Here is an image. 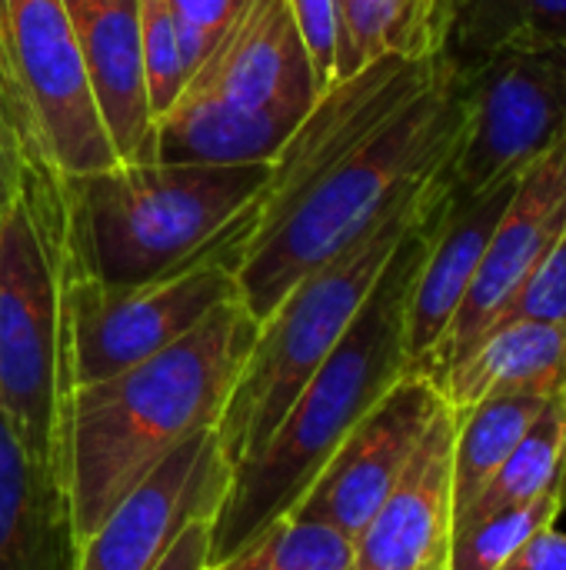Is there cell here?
<instances>
[{
	"label": "cell",
	"instance_id": "4",
	"mask_svg": "<svg viewBox=\"0 0 566 570\" xmlns=\"http://www.w3.org/2000/svg\"><path fill=\"white\" fill-rule=\"evenodd\" d=\"M270 177L264 164L117 160L60 177V267L110 287L163 277L210 250Z\"/></svg>",
	"mask_w": 566,
	"mask_h": 570
},
{
	"label": "cell",
	"instance_id": "16",
	"mask_svg": "<svg viewBox=\"0 0 566 570\" xmlns=\"http://www.w3.org/2000/svg\"><path fill=\"white\" fill-rule=\"evenodd\" d=\"M520 174H510L480 194H447L407 304L410 374H420L427 367L444 334L450 331L484 261V250L517 190Z\"/></svg>",
	"mask_w": 566,
	"mask_h": 570
},
{
	"label": "cell",
	"instance_id": "5",
	"mask_svg": "<svg viewBox=\"0 0 566 570\" xmlns=\"http://www.w3.org/2000/svg\"><path fill=\"white\" fill-rule=\"evenodd\" d=\"M447 184L450 167L340 257L307 274L260 324L244 371L214 428L230 468L254 458L267 444L290 404L300 397L307 381L317 374V367L327 361V354L364 307L410 224Z\"/></svg>",
	"mask_w": 566,
	"mask_h": 570
},
{
	"label": "cell",
	"instance_id": "23",
	"mask_svg": "<svg viewBox=\"0 0 566 570\" xmlns=\"http://www.w3.org/2000/svg\"><path fill=\"white\" fill-rule=\"evenodd\" d=\"M554 391H507L457 411L454 434V524L507 464L517 441L544 411Z\"/></svg>",
	"mask_w": 566,
	"mask_h": 570
},
{
	"label": "cell",
	"instance_id": "8",
	"mask_svg": "<svg viewBox=\"0 0 566 570\" xmlns=\"http://www.w3.org/2000/svg\"><path fill=\"white\" fill-rule=\"evenodd\" d=\"M457 77L467 124L450 160V194H480L520 174L566 130V53H504Z\"/></svg>",
	"mask_w": 566,
	"mask_h": 570
},
{
	"label": "cell",
	"instance_id": "20",
	"mask_svg": "<svg viewBox=\"0 0 566 570\" xmlns=\"http://www.w3.org/2000/svg\"><path fill=\"white\" fill-rule=\"evenodd\" d=\"M63 494L37 471L0 414V570H70Z\"/></svg>",
	"mask_w": 566,
	"mask_h": 570
},
{
	"label": "cell",
	"instance_id": "31",
	"mask_svg": "<svg viewBox=\"0 0 566 570\" xmlns=\"http://www.w3.org/2000/svg\"><path fill=\"white\" fill-rule=\"evenodd\" d=\"M214 521L217 514H200L193 518L177 541L170 544V551L163 554V561L153 570H207L214 564Z\"/></svg>",
	"mask_w": 566,
	"mask_h": 570
},
{
	"label": "cell",
	"instance_id": "1",
	"mask_svg": "<svg viewBox=\"0 0 566 570\" xmlns=\"http://www.w3.org/2000/svg\"><path fill=\"white\" fill-rule=\"evenodd\" d=\"M257 331L230 297L153 357L60 397L57 478L73 551L180 444L217 428Z\"/></svg>",
	"mask_w": 566,
	"mask_h": 570
},
{
	"label": "cell",
	"instance_id": "13",
	"mask_svg": "<svg viewBox=\"0 0 566 570\" xmlns=\"http://www.w3.org/2000/svg\"><path fill=\"white\" fill-rule=\"evenodd\" d=\"M234 468L214 428L180 444L153 468L103 524L73 551L70 570H153L177 534L200 514H220Z\"/></svg>",
	"mask_w": 566,
	"mask_h": 570
},
{
	"label": "cell",
	"instance_id": "33",
	"mask_svg": "<svg viewBox=\"0 0 566 570\" xmlns=\"http://www.w3.org/2000/svg\"><path fill=\"white\" fill-rule=\"evenodd\" d=\"M17 194V184H13V174L7 170V164H3V154H0V207L10 200Z\"/></svg>",
	"mask_w": 566,
	"mask_h": 570
},
{
	"label": "cell",
	"instance_id": "15",
	"mask_svg": "<svg viewBox=\"0 0 566 570\" xmlns=\"http://www.w3.org/2000/svg\"><path fill=\"white\" fill-rule=\"evenodd\" d=\"M187 87L240 107L307 114L320 97L317 77L287 0H247Z\"/></svg>",
	"mask_w": 566,
	"mask_h": 570
},
{
	"label": "cell",
	"instance_id": "3",
	"mask_svg": "<svg viewBox=\"0 0 566 570\" xmlns=\"http://www.w3.org/2000/svg\"><path fill=\"white\" fill-rule=\"evenodd\" d=\"M464 124V80L440 60L414 100L327 167L280 217L250 234L237 264V294L250 317L264 324L307 274L340 257L437 180L457 154Z\"/></svg>",
	"mask_w": 566,
	"mask_h": 570
},
{
	"label": "cell",
	"instance_id": "9",
	"mask_svg": "<svg viewBox=\"0 0 566 570\" xmlns=\"http://www.w3.org/2000/svg\"><path fill=\"white\" fill-rule=\"evenodd\" d=\"M10 57L57 177L117 164L63 0H10Z\"/></svg>",
	"mask_w": 566,
	"mask_h": 570
},
{
	"label": "cell",
	"instance_id": "25",
	"mask_svg": "<svg viewBox=\"0 0 566 570\" xmlns=\"http://www.w3.org/2000/svg\"><path fill=\"white\" fill-rule=\"evenodd\" d=\"M217 564L227 570H354V538L330 524L284 514Z\"/></svg>",
	"mask_w": 566,
	"mask_h": 570
},
{
	"label": "cell",
	"instance_id": "11",
	"mask_svg": "<svg viewBox=\"0 0 566 570\" xmlns=\"http://www.w3.org/2000/svg\"><path fill=\"white\" fill-rule=\"evenodd\" d=\"M444 404L430 377L404 374L340 441L324 471L290 508V518L330 524L357 541L407 471Z\"/></svg>",
	"mask_w": 566,
	"mask_h": 570
},
{
	"label": "cell",
	"instance_id": "14",
	"mask_svg": "<svg viewBox=\"0 0 566 570\" xmlns=\"http://www.w3.org/2000/svg\"><path fill=\"white\" fill-rule=\"evenodd\" d=\"M454 434L444 404L407 471L354 541V570H450L454 551Z\"/></svg>",
	"mask_w": 566,
	"mask_h": 570
},
{
	"label": "cell",
	"instance_id": "6",
	"mask_svg": "<svg viewBox=\"0 0 566 570\" xmlns=\"http://www.w3.org/2000/svg\"><path fill=\"white\" fill-rule=\"evenodd\" d=\"M254 224L257 200L210 250L143 284L110 287L60 267V397L153 357L240 297L237 264Z\"/></svg>",
	"mask_w": 566,
	"mask_h": 570
},
{
	"label": "cell",
	"instance_id": "22",
	"mask_svg": "<svg viewBox=\"0 0 566 570\" xmlns=\"http://www.w3.org/2000/svg\"><path fill=\"white\" fill-rule=\"evenodd\" d=\"M337 70L334 83L380 57H437L447 0H334Z\"/></svg>",
	"mask_w": 566,
	"mask_h": 570
},
{
	"label": "cell",
	"instance_id": "34",
	"mask_svg": "<svg viewBox=\"0 0 566 570\" xmlns=\"http://www.w3.org/2000/svg\"><path fill=\"white\" fill-rule=\"evenodd\" d=\"M207 570H227V568H224V564H210V568H207Z\"/></svg>",
	"mask_w": 566,
	"mask_h": 570
},
{
	"label": "cell",
	"instance_id": "2",
	"mask_svg": "<svg viewBox=\"0 0 566 570\" xmlns=\"http://www.w3.org/2000/svg\"><path fill=\"white\" fill-rule=\"evenodd\" d=\"M447 194L450 184L410 224L364 307L267 444L234 468L230 491L214 521V564L227 561L254 534L290 514L354 424L410 374L407 304Z\"/></svg>",
	"mask_w": 566,
	"mask_h": 570
},
{
	"label": "cell",
	"instance_id": "19",
	"mask_svg": "<svg viewBox=\"0 0 566 570\" xmlns=\"http://www.w3.org/2000/svg\"><path fill=\"white\" fill-rule=\"evenodd\" d=\"M566 384V324L507 321L454 364L437 391L454 411H467L490 394L557 391Z\"/></svg>",
	"mask_w": 566,
	"mask_h": 570
},
{
	"label": "cell",
	"instance_id": "10",
	"mask_svg": "<svg viewBox=\"0 0 566 570\" xmlns=\"http://www.w3.org/2000/svg\"><path fill=\"white\" fill-rule=\"evenodd\" d=\"M566 220V130L537 154L520 180L517 190L484 250V261L467 287V297L444 334L440 347L420 371L434 384L460 364L480 337H487L504 311L514 304L527 277L537 271L544 254L550 250L554 237Z\"/></svg>",
	"mask_w": 566,
	"mask_h": 570
},
{
	"label": "cell",
	"instance_id": "24",
	"mask_svg": "<svg viewBox=\"0 0 566 570\" xmlns=\"http://www.w3.org/2000/svg\"><path fill=\"white\" fill-rule=\"evenodd\" d=\"M0 154L17 190L60 230V177L53 174L10 57V0H0Z\"/></svg>",
	"mask_w": 566,
	"mask_h": 570
},
{
	"label": "cell",
	"instance_id": "17",
	"mask_svg": "<svg viewBox=\"0 0 566 570\" xmlns=\"http://www.w3.org/2000/svg\"><path fill=\"white\" fill-rule=\"evenodd\" d=\"M90 90L120 160H147L150 104L140 50V0H63Z\"/></svg>",
	"mask_w": 566,
	"mask_h": 570
},
{
	"label": "cell",
	"instance_id": "29",
	"mask_svg": "<svg viewBox=\"0 0 566 570\" xmlns=\"http://www.w3.org/2000/svg\"><path fill=\"white\" fill-rule=\"evenodd\" d=\"M244 3L247 0H170V7L177 13L180 47H183L190 77L207 60V53L217 47V40L234 23V17L244 10Z\"/></svg>",
	"mask_w": 566,
	"mask_h": 570
},
{
	"label": "cell",
	"instance_id": "12",
	"mask_svg": "<svg viewBox=\"0 0 566 570\" xmlns=\"http://www.w3.org/2000/svg\"><path fill=\"white\" fill-rule=\"evenodd\" d=\"M437 67L440 57H380L327 87L270 160V177L257 197L254 230L280 217L327 167L360 147L384 120L414 100L434 80Z\"/></svg>",
	"mask_w": 566,
	"mask_h": 570
},
{
	"label": "cell",
	"instance_id": "30",
	"mask_svg": "<svg viewBox=\"0 0 566 570\" xmlns=\"http://www.w3.org/2000/svg\"><path fill=\"white\" fill-rule=\"evenodd\" d=\"M287 7L307 47L317 90L324 94L327 87H334V70H337V3L334 0H287Z\"/></svg>",
	"mask_w": 566,
	"mask_h": 570
},
{
	"label": "cell",
	"instance_id": "21",
	"mask_svg": "<svg viewBox=\"0 0 566 570\" xmlns=\"http://www.w3.org/2000/svg\"><path fill=\"white\" fill-rule=\"evenodd\" d=\"M544 50L566 53V0H447L437 57L454 73Z\"/></svg>",
	"mask_w": 566,
	"mask_h": 570
},
{
	"label": "cell",
	"instance_id": "32",
	"mask_svg": "<svg viewBox=\"0 0 566 570\" xmlns=\"http://www.w3.org/2000/svg\"><path fill=\"white\" fill-rule=\"evenodd\" d=\"M497 570H566V534L557 528L537 531Z\"/></svg>",
	"mask_w": 566,
	"mask_h": 570
},
{
	"label": "cell",
	"instance_id": "28",
	"mask_svg": "<svg viewBox=\"0 0 566 570\" xmlns=\"http://www.w3.org/2000/svg\"><path fill=\"white\" fill-rule=\"evenodd\" d=\"M507 321L566 324V220L564 227H560V234L554 237L550 250L544 254V261L527 277V284L520 287V294L514 297V304L504 311V317L497 324H507Z\"/></svg>",
	"mask_w": 566,
	"mask_h": 570
},
{
	"label": "cell",
	"instance_id": "7",
	"mask_svg": "<svg viewBox=\"0 0 566 570\" xmlns=\"http://www.w3.org/2000/svg\"><path fill=\"white\" fill-rule=\"evenodd\" d=\"M0 414L60 491V237L20 190L0 207Z\"/></svg>",
	"mask_w": 566,
	"mask_h": 570
},
{
	"label": "cell",
	"instance_id": "27",
	"mask_svg": "<svg viewBox=\"0 0 566 570\" xmlns=\"http://www.w3.org/2000/svg\"><path fill=\"white\" fill-rule=\"evenodd\" d=\"M140 50L150 120L163 114L190 80V67L180 47L177 13L170 0H140Z\"/></svg>",
	"mask_w": 566,
	"mask_h": 570
},
{
	"label": "cell",
	"instance_id": "26",
	"mask_svg": "<svg viewBox=\"0 0 566 570\" xmlns=\"http://www.w3.org/2000/svg\"><path fill=\"white\" fill-rule=\"evenodd\" d=\"M566 508V464L564 471L534 498L510 504L487 521L454 534L450 570H497L527 538H534L544 528H554V521Z\"/></svg>",
	"mask_w": 566,
	"mask_h": 570
},
{
	"label": "cell",
	"instance_id": "18",
	"mask_svg": "<svg viewBox=\"0 0 566 570\" xmlns=\"http://www.w3.org/2000/svg\"><path fill=\"white\" fill-rule=\"evenodd\" d=\"M300 117L297 110L240 107L220 94L183 87L180 97L153 117L147 160L214 167L264 164L277 157Z\"/></svg>",
	"mask_w": 566,
	"mask_h": 570
}]
</instances>
